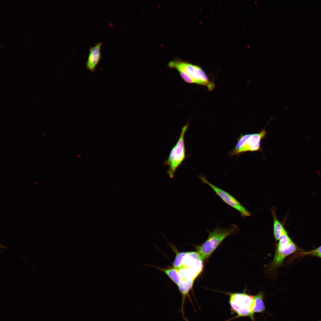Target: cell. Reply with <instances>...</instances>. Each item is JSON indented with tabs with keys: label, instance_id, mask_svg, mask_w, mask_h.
Returning a JSON list of instances; mask_svg holds the SVG:
<instances>
[{
	"label": "cell",
	"instance_id": "6da1fadb",
	"mask_svg": "<svg viewBox=\"0 0 321 321\" xmlns=\"http://www.w3.org/2000/svg\"><path fill=\"white\" fill-rule=\"evenodd\" d=\"M169 67L176 69L186 82L205 86L209 91L214 88L215 85L210 81L206 74L199 66L179 60L171 61L168 64Z\"/></svg>",
	"mask_w": 321,
	"mask_h": 321
},
{
	"label": "cell",
	"instance_id": "7a4b0ae2",
	"mask_svg": "<svg viewBox=\"0 0 321 321\" xmlns=\"http://www.w3.org/2000/svg\"><path fill=\"white\" fill-rule=\"evenodd\" d=\"M238 231V227L235 225L226 228L214 229L209 233L207 240L201 246L196 247L201 258L203 261L208 258L224 239L230 235L236 233Z\"/></svg>",
	"mask_w": 321,
	"mask_h": 321
},
{
	"label": "cell",
	"instance_id": "3957f363",
	"mask_svg": "<svg viewBox=\"0 0 321 321\" xmlns=\"http://www.w3.org/2000/svg\"><path fill=\"white\" fill-rule=\"evenodd\" d=\"M229 303L231 310L237 315L227 321L243 317H249L254 319L252 313L254 306V297L245 293H230Z\"/></svg>",
	"mask_w": 321,
	"mask_h": 321
},
{
	"label": "cell",
	"instance_id": "277c9868",
	"mask_svg": "<svg viewBox=\"0 0 321 321\" xmlns=\"http://www.w3.org/2000/svg\"><path fill=\"white\" fill-rule=\"evenodd\" d=\"M188 125L187 123L182 128L179 139L171 150L168 158L164 163V166L169 167L166 173L171 179L173 178L176 170L185 158L184 137Z\"/></svg>",
	"mask_w": 321,
	"mask_h": 321
},
{
	"label": "cell",
	"instance_id": "5b68a950",
	"mask_svg": "<svg viewBox=\"0 0 321 321\" xmlns=\"http://www.w3.org/2000/svg\"><path fill=\"white\" fill-rule=\"evenodd\" d=\"M279 240L274 257L271 264V267L273 268L280 265L286 257L296 251L298 249L284 228Z\"/></svg>",
	"mask_w": 321,
	"mask_h": 321
},
{
	"label": "cell",
	"instance_id": "8992f818",
	"mask_svg": "<svg viewBox=\"0 0 321 321\" xmlns=\"http://www.w3.org/2000/svg\"><path fill=\"white\" fill-rule=\"evenodd\" d=\"M199 177L202 183L210 186L224 203L237 210L241 216L245 217L251 215L249 212L230 194L209 182L204 176H201Z\"/></svg>",
	"mask_w": 321,
	"mask_h": 321
},
{
	"label": "cell",
	"instance_id": "52a82bcc",
	"mask_svg": "<svg viewBox=\"0 0 321 321\" xmlns=\"http://www.w3.org/2000/svg\"><path fill=\"white\" fill-rule=\"evenodd\" d=\"M102 44L101 42H100L89 48V54L86 65V68L91 72H95L101 59L100 49Z\"/></svg>",
	"mask_w": 321,
	"mask_h": 321
},
{
	"label": "cell",
	"instance_id": "ba28073f",
	"mask_svg": "<svg viewBox=\"0 0 321 321\" xmlns=\"http://www.w3.org/2000/svg\"><path fill=\"white\" fill-rule=\"evenodd\" d=\"M265 129L258 133L252 134L246 143L235 154V155L248 151H250L251 148L259 142H260L266 135Z\"/></svg>",
	"mask_w": 321,
	"mask_h": 321
},
{
	"label": "cell",
	"instance_id": "9c48e42d",
	"mask_svg": "<svg viewBox=\"0 0 321 321\" xmlns=\"http://www.w3.org/2000/svg\"><path fill=\"white\" fill-rule=\"evenodd\" d=\"M203 261L200 256L187 268L193 280H194L202 271L203 267Z\"/></svg>",
	"mask_w": 321,
	"mask_h": 321
},
{
	"label": "cell",
	"instance_id": "30bf717a",
	"mask_svg": "<svg viewBox=\"0 0 321 321\" xmlns=\"http://www.w3.org/2000/svg\"><path fill=\"white\" fill-rule=\"evenodd\" d=\"M154 267L165 273L177 286L180 284L181 278L179 275L178 269L174 268H161L156 267Z\"/></svg>",
	"mask_w": 321,
	"mask_h": 321
},
{
	"label": "cell",
	"instance_id": "8fae6325",
	"mask_svg": "<svg viewBox=\"0 0 321 321\" xmlns=\"http://www.w3.org/2000/svg\"><path fill=\"white\" fill-rule=\"evenodd\" d=\"M254 306L252 311L253 314L254 313L261 312L265 309V306L263 301V295L262 292L259 293L254 296Z\"/></svg>",
	"mask_w": 321,
	"mask_h": 321
},
{
	"label": "cell",
	"instance_id": "7c38bea8",
	"mask_svg": "<svg viewBox=\"0 0 321 321\" xmlns=\"http://www.w3.org/2000/svg\"><path fill=\"white\" fill-rule=\"evenodd\" d=\"M200 256L199 254L197 251L189 252L183 259L182 267H188Z\"/></svg>",
	"mask_w": 321,
	"mask_h": 321
},
{
	"label": "cell",
	"instance_id": "4fadbf2b",
	"mask_svg": "<svg viewBox=\"0 0 321 321\" xmlns=\"http://www.w3.org/2000/svg\"><path fill=\"white\" fill-rule=\"evenodd\" d=\"M274 214V213L273 212L274 220V234L276 240H278L280 238L284 227Z\"/></svg>",
	"mask_w": 321,
	"mask_h": 321
},
{
	"label": "cell",
	"instance_id": "5bb4252c",
	"mask_svg": "<svg viewBox=\"0 0 321 321\" xmlns=\"http://www.w3.org/2000/svg\"><path fill=\"white\" fill-rule=\"evenodd\" d=\"M252 134H247L240 136L235 147L229 152V155L230 156H233L235 155V154L236 152L246 143Z\"/></svg>",
	"mask_w": 321,
	"mask_h": 321
},
{
	"label": "cell",
	"instance_id": "9a60e30c",
	"mask_svg": "<svg viewBox=\"0 0 321 321\" xmlns=\"http://www.w3.org/2000/svg\"><path fill=\"white\" fill-rule=\"evenodd\" d=\"M176 255L174 260L173 263V268L178 269L182 266V262L185 257L187 255L189 252H177L175 250Z\"/></svg>",
	"mask_w": 321,
	"mask_h": 321
},
{
	"label": "cell",
	"instance_id": "2e32d148",
	"mask_svg": "<svg viewBox=\"0 0 321 321\" xmlns=\"http://www.w3.org/2000/svg\"><path fill=\"white\" fill-rule=\"evenodd\" d=\"M299 255L304 256L308 255H311L316 256L318 255L321 254V246L314 250L308 251H303L300 252Z\"/></svg>",
	"mask_w": 321,
	"mask_h": 321
},
{
	"label": "cell",
	"instance_id": "e0dca14e",
	"mask_svg": "<svg viewBox=\"0 0 321 321\" xmlns=\"http://www.w3.org/2000/svg\"><path fill=\"white\" fill-rule=\"evenodd\" d=\"M316 256L321 258V254L318 255Z\"/></svg>",
	"mask_w": 321,
	"mask_h": 321
}]
</instances>
